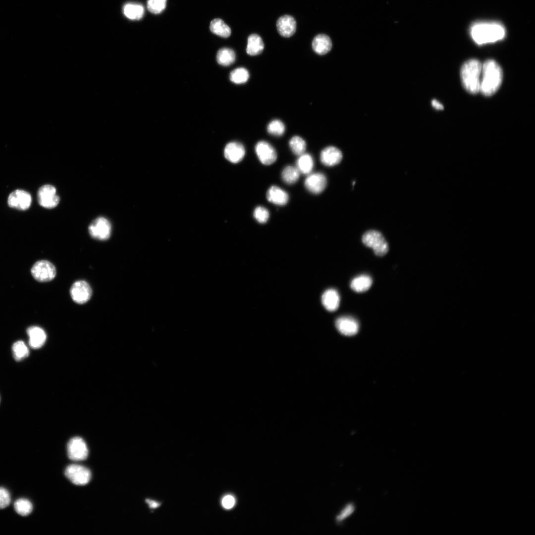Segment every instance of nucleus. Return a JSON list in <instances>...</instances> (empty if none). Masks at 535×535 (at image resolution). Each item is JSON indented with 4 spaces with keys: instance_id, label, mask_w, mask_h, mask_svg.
I'll return each mask as SVG.
<instances>
[{
    "instance_id": "obj_1",
    "label": "nucleus",
    "mask_w": 535,
    "mask_h": 535,
    "mask_svg": "<svg viewBox=\"0 0 535 535\" xmlns=\"http://www.w3.org/2000/svg\"><path fill=\"white\" fill-rule=\"evenodd\" d=\"M473 40L478 45L494 43L504 38L506 31L502 24L497 22H478L470 28Z\"/></svg>"
},
{
    "instance_id": "obj_2",
    "label": "nucleus",
    "mask_w": 535,
    "mask_h": 535,
    "mask_svg": "<svg viewBox=\"0 0 535 535\" xmlns=\"http://www.w3.org/2000/svg\"><path fill=\"white\" fill-rule=\"evenodd\" d=\"M502 78L499 65L494 60H487L482 64L480 91L485 96L493 95L500 87Z\"/></svg>"
},
{
    "instance_id": "obj_3",
    "label": "nucleus",
    "mask_w": 535,
    "mask_h": 535,
    "mask_svg": "<svg viewBox=\"0 0 535 535\" xmlns=\"http://www.w3.org/2000/svg\"><path fill=\"white\" fill-rule=\"evenodd\" d=\"M482 68V64L476 59L466 61L461 67L460 76L462 85L471 94L480 91Z\"/></svg>"
},
{
    "instance_id": "obj_4",
    "label": "nucleus",
    "mask_w": 535,
    "mask_h": 535,
    "mask_svg": "<svg viewBox=\"0 0 535 535\" xmlns=\"http://www.w3.org/2000/svg\"><path fill=\"white\" fill-rule=\"evenodd\" d=\"M362 240L365 245L373 249L375 255L384 256L388 251V244L382 234L379 231L371 230L363 235Z\"/></svg>"
},
{
    "instance_id": "obj_5",
    "label": "nucleus",
    "mask_w": 535,
    "mask_h": 535,
    "mask_svg": "<svg viewBox=\"0 0 535 535\" xmlns=\"http://www.w3.org/2000/svg\"><path fill=\"white\" fill-rule=\"evenodd\" d=\"M31 274L38 281L44 282L53 280L56 275L54 266L47 260H40L36 262L32 267Z\"/></svg>"
},
{
    "instance_id": "obj_6",
    "label": "nucleus",
    "mask_w": 535,
    "mask_h": 535,
    "mask_svg": "<svg viewBox=\"0 0 535 535\" xmlns=\"http://www.w3.org/2000/svg\"><path fill=\"white\" fill-rule=\"evenodd\" d=\"M64 474L73 483L78 485L87 484L91 478V472L88 468L76 464L67 466Z\"/></svg>"
},
{
    "instance_id": "obj_7",
    "label": "nucleus",
    "mask_w": 535,
    "mask_h": 535,
    "mask_svg": "<svg viewBox=\"0 0 535 535\" xmlns=\"http://www.w3.org/2000/svg\"><path fill=\"white\" fill-rule=\"evenodd\" d=\"M37 198L40 205L46 209L55 207L59 201L55 188L49 184L44 185L39 188Z\"/></svg>"
},
{
    "instance_id": "obj_8",
    "label": "nucleus",
    "mask_w": 535,
    "mask_h": 535,
    "mask_svg": "<svg viewBox=\"0 0 535 535\" xmlns=\"http://www.w3.org/2000/svg\"><path fill=\"white\" fill-rule=\"evenodd\" d=\"M88 230L93 238L99 240H106L111 234V224L106 218L99 217L92 221Z\"/></svg>"
},
{
    "instance_id": "obj_9",
    "label": "nucleus",
    "mask_w": 535,
    "mask_h": 535,
    "mask_svg": "<svg viewBox=\"0 0 535 535\" xmlns=\"http://www.w3.org/2000/svg\"><path fill=\"white\" fill-rule=\"evenodd\" d=\"M67 451L68 457L73 461L85 460L88 455L87 445L80 437H74L69 441Z\"/></svg>"
},
{
    "instance_id": "obj_10",
    "label": "nucleus",
    "mask_w": 535,
    "mask_h": 535,
    "mask_svg": "<svg viewBox=\"0 0 535 535\" xmlns=\"http://www.w3.org/2000/svg\"><path fill=\"white\" fill-rule=\"evenodd\" d=\"M32 203V197L26 191L17 189L12 192L8 197L7 204L9 207L18 210H28Z\"/></svg>"
},
{
    "instance_id": "obj_11",
    "label": "nucleus",
    "mask_w": 535,
    "mask_h": 535,
    "mask_svg": "<svg viewBox=\"0 0 535 535\" xmlns=\"http://www.w3.org/2000/svg\"><path fill=\"white\" fill-rule=\"evenodd\" d=\"M70 293L72 300L75 303L83 304L90 300L92 296V290L87 282L84 280H78L72 284Z\"/></svg>"
},
{
    "instance_id": "obj_12",
    "label": "nucleus",
    "mask_w": 535,
    "mask_h": 535,
    "mask_svg": "<svg viewBox=\"0 0 535 535\" xmlns=\"http://www.w3.org/2000/svg\"><path fill=\"white\" fill-rule=\"evenodd\" d=\"M255 149L257 157L263 164L270 165L276 160L277 154L275 150L268 142L259 141L256 145Z\"/></svg>"
},
{
    "instance_id": "obj_13",
    "label": "nucleus",
    "mask_w": 535,
    "mask_h": 535,
    "mask_svg": "<svg viewBox=\"0 0 535 535\" xmlns=\"http://www.w3.org/2000/svg\"><path fill=\"white\" fill-rule=\"evenodd\" d=\"M327 184L325 176L322 173L317 172L311 174L305 181L306 189L314 194H320L325 189Z\"/></svg>"
},
{
    "instance_id": "obj_14",
    "label": "nucleus",
    "mask_w": 535,
    "mask_h": 535,
    "mask_svg": "<svg viewBox=\"0 0 535 535\" xmlns=\"http://www.w3.org/2000/svg\"><path fill=\"white\" fill-rule=\"evenodd\" d=\"M335 326L337 330L342 334L352 336L356 334L359 330L358 321L350 317H342L335 321Z\"/></svg>"
},
{
    "instance_id": "obj_15",
    "label": "nucleus",
    "mask_w": 535,
    "mask_h": 535,
    "mask_svg": "<svg viewBox=\"0 0 535 535\" xmlns=\"http://www.w3.org/2000/svg\"><path fill=\"white\" fill-rule=\"evenodd\" d=\"M245 154V150L242 144L236 142L227 144L224 150L225 158L229 161L237 163L240 161Z\"/></svg>"
},
{
    "instance_id": "obj_16",
    "label": "nucleus",
    "mask_w": 535,
    "mask_h": 535,
    "mask_svg": "<svg viewBox=\"0 0 535 535\" xmlns=\"http://www.w3.org/2000/svg\"><path fill=\"white\" fill-rule=\"evenodd\" d=\"M342 159V154L340 150L333 146H328L322 150L320 155L321 163L327 166H332L339 163Z\"/></svg>"
},
{
    "instance_id": "obj_17",
    "label": "nucleus",
    "mask_w": 535,
    "mask_h": 535,
    "mask_svg": "<svg viewBox=\"0 0 535 535\" xmlns=\"http://www.w3.org/2000/svg\"><path fill=\"white\" fill-rule=\"evenodd\" d=\"M277 29L279 34L284 37L292 36L296 30V22L291 16L285 15L278 18L276 23Z\"/></svg>"
},
{
    "instance_id": "obj_18",
    "label": "nucleus",
    "mask_w": 535,
    "mask_h": 535,
    "mask_svg": "<svg viewBox=\"0 0 535 535\" xmlns=\"http://www.w3.org/2000/svg\"><path fill=\"white\" fill-rule=\"evenodd\" d=\"M27 333L29 337V344L33 349L41 348L45 343L47 335L45 331L37 326L28 327Z\"/></svg>"
},
{
    "instance_id": "obj_19",
    "label": "nucleus",
    "mask_w": 535,
    "mask_h": 535,
    "mask_svg": "<svg viewBox=\"0 0 535 535\" xmlns=\"http://www.w3.org/2000/svg\"><path fill=\"white\" fill-rule=\"evenodd\" d=\"M312 48L315 53L323 55L329 52L332 48L330 38L325 34H319L313 39Z\"/></svg>"
},
{
    "instance_id": "obj_20",
    "label": "nucleus",
    "mask_w": 535,
    "mask_h": 535,
    "mask_svg": "<svg viewBox=\"0 0 535 535\" xmlns=\"http://www.w3.org/2000/svg\"><path fill=\"white\" fill-rule=\"evenodd\" d=\"M321 302L327 311L333 312L336 310L340 303L338 293L334 289L326 290L321 296Z\"/></svg>"
},
{
    "instance_id": "obj_21",
    "label": "nucleus",
    "mask_w": 535,
    "mask_h": 535,
    "mask_svg": "<svg viewBox=\"0 0 535 535\" xmlns=\"http://www.w3.org/2000/svg\"><path fill=\"white\" fill-rule=\"evenodd\" d=\"M267 198L269 202L274 204L283 206L288 202L289 196L288 194L280 188L272 186L267 191Z\"/></svg>"
},
{
    "instance_id": "obj_22",
    "label": "nucleus",
    "mask_w": 535,
    "mask_h": 535,
    "mask_svg": "<svg viewBox=\"0 0 535 535\" xmlns=\"http://www.w3.org/2000/svg\"><path fill=\"white\" fill-rule=\"evenodd\" d=\"M264 49V43L259 35L253 34L248 37L246 52L249 55H258L262 53Z\"/></svg>"
},
{
    "instance_id": "obj_23",
    "label": "nucleus",
    "mask_w": 535,
    "mask_h": 535,
    "mask_svg": "<svg viewBox=\"0 0 535 535\" xmlns=\"http://www.w3.org/2000/svg\"><path fill=\"white\" fill-rule=\"evenodd\" d=\"M371 277L367 275H361L356 277L350 283L351 288L356 292L367 291L372 284Z\"/></svg>"
},
{
    "instance_id": "obj_24",
    "label": "nucleus",
    "mask_w": 535,
    "mask_h": 535,
    "mask_svg": "<svg viewBox=\"0 0 535 535\" xmlns=\"http://www.w3.org/2000/svg\"><path fill=\"white\" fill-rule=\"evenodd\" d=\"M123 11L124 14L128 18L139 20L143 16L144 8L140 4L128 3L123 6Z\"/></svg>"
},
{
    "instance_id": "obj_25",
    "label": "nucleus",
    "mask_w": 535,
    "mask_h": 535,
    "mask_svg": "<svg viewBox=\"0 0 535 535\" xmlns=\"http://www.w3.org/2000/svg\"><path fill=\"white\" fill-rule=\"evenodd\" d=\"M210 28L213 33L223 38H227L231 34L230 27L219 18L213 20L211 22Z\"/></svg>"
},
{
    "instance_id": "obj_26",
    "label": "nucleus",
    "mask_w": 535,
    "mask_h": 535,
    "mask_svg": "<svg viewBox=\"0 0 535 535\" xmlns=\"http://www.w3.org/2000/svg\"><path fill=\"white\" fill-rule=\"evenodd\" d=\"M296 166L300 173L304 174L310 173L314 166L312 157L308 154L301 155L297 160Z\"/></svg>"
},
{
    "instance_id": "obj_27",
    "label": "nucleus",
    "mask_w": 535,
    "mask_h": 535,
    "mask_svg": "<svg viewBox=\"0 0 535 535\" xmlns=\"http://www.w3.org/2000/svg\"><path fill=\"white\" fill-rule=\"evenodd\" d=\"M235 54L234 52L229 48H222L220 49L216 55L217 62L223 66H228L235 61Z\"/></svg>"
},
{
    "instance_id": "obj_28",
    "label": "nucleus",
    "mask_w": 535,
    "mask_h": 535,
    "mask_svg": "<svg viewBox=\"0 0 535 535\" xmlns=\"http://www.w3.org/2000/svg\"><path fill=\"white\" fill-rule=\"evenodd\" d=\"M14 508L17 514L22 516H26L32 512L33 505L29 500L25 498H19L15 501Z\"/></svg>"
},
{
    "instance_id": "obj_29",
    "label": "nucleus",
    "mask_w": 535,
    "mask_h": 535,
    "mask_svg": "<svg viewBox=\"0 0 535 535\" xmlns=\"http://www.w3.org/2000/svg\"><path fill=\"white\" fill-rule=\"evenodd\" d=\"M12 349L13 357L17 361L25 359L29 354L28 347L25 343L21 340L15 342L12 345Z\"/></svg>"
},
{
    "instance_id": "obj_30",
    "label": "nucleus",
    "mask_w": 535,
    "mask_h": 535,
    "mask_svg": "<svg viewBox=\"0 0 535 535\" xmlns=\"http://www.w3.org/2000/svg\"><path fill=\"white\" fill-rule=\"evenodd\" d=\"M300 172L297 167L292 166L285 167L281 174L283 180L287 184H292L299 179Z\"/></svg>"
},
{
    "instance_id": "obj_31",
    "label": "nucleus",
    "mask_w": 535,
    "mask_h": 535,
    "mask_svg": "<svg viewBox=\"0 0 535 535\" xmlns=\"http://www.w3.org/2000/svg\"><path fill=\"white\" fill-rule=\"evenodd\" d=\"M249 78L248 71L245 68L239 67L233 70L230 74V79L234 83L243 84Z\"/></svg>"
},
{
    "instance_id": "obj_32",
    "label": "nucleus",
    "mask_w": 535,
    "mask_h": 535,
    "mask_svg": "<svg viewBox=\"0 0 535 535\" xmlns=\"http://www.w3.org/2000/svg\"><path fill=\"white\" fill-rule=\"evenodd\" d=\"M289 146L293 153L298 156L304 154L306 148L305 141L298 136H295L291 138Z\"/></svg>"
},
{
    "instance_id": "obj_33",
    "label": "nucleus",
    "mask_w": 535,
    "mask_h": 535,
    "mask_svg": "<svg viewBox=\"0 0 535 535\" xmlns=\"http://www.w3.org/2000/svg\"><path fill=\"white\" fill-rule=\"evenodd\" d=\"M285 127L283 123L280 120L274 119L270 121L267 126L268 132L271 135L280 136L283 134Z\"/></svg>"
},
{
    "instance_id": "obj_34",
    "label": "nucleus",
    "mask_w": 535,
    "mask_h": 535,
    "mask_svg": "<svg viewBox=\"0 0 535 535\" xmlns=\"http://www.w3.org/2000/svg\"><path fill=\"white\" fill-rule=\"evenodd\" d=\"M166 3V0H148L147 8L150 12L158 14L164 10Z\"/></svg>"
},
{
    "instance_id": "obj_35",
    "label": "nucleus",
    "mask_w": 535,
    "mask_h": 535,
    "mask_svg": "<svg viewBox=\"0 0 535 535\" xmlns=\"http://www.w3.org/2000/svg\"><path fill=\"white\" fill-rule=\"evenodd\" d=\"M269 215L268 210L263 207H257L254 212V217L261 223L266 222L269 218Z\"/></svg>"
},
{
    "instance_id": "obj_36",
    "label": "nucleus",
    "mask_w": 535,
    "mask_h": 535,
    "mask_svg": "<svg viewBox=\"0 0 535 535\" xmlns=\"http://www.w3.org/2000/svg\"><path fill=\"white\" fill-rule=\"evenodd\" d=\"M11 502V496L9 491L5 488L0 487V509L8 506Z\"/></svg>"
},
{
    "instance_id": "obj_37",
    "label": "nucleus",
    "mask_w": 535,
    "mask_h": 535,
    "mask_svg": "<svg viewBox=\"0 0 535 535\" xmlns=\"http://www.w3.org/2000/svg\"><path fill=\"white\" fill-rule=\"evenodd\" d=\"M354 509V506L352 504L347 505L338 515L337 520L341 521L344 520L353 513Z\"/></svg>"
},
{
    "instance_id": "obj_38",
    "label": "nucleus",
    "mask_w": 535,
    "mask_h": 535,
    "mask_svg": "<svg viewBox=\"0 0 535 535\" xmlns=\"http://www.w3.org/2000/svg\"><path fill=\"white\" fill-rule=\"evenodd\" d=\"M235 503V498L232 495H226L224 496L222 500V505L223 507L226 509L232 508L234 506Z\"/></svg>"
},
{
    "instance_id": "obj_39",
    "label": "nucleus",
    "mask_w": 535,
    "mask_h": 535,
    "mask_svg": "<svg viewBox=\"0 0 535 535\" xmlns=\"http://www.w3.org/2000/svg\"><path fill=\"white\" fill-rule=\"evenodd\" d=\"M432 106L436 109H443V106L441 104L438 102L436 100H433L431 102Z\"/></svg>"
},
{
    "instance_id": "obj_40",
    "label": "nucleus",
    "mask_w": 535,
    "mask_h": 535,
    "mask_svg": "<svg viewBox=\"0 0 535 535\" xmlns=\"http://www.w3.org/2000/svg\"><path fill=\"white\" fill-rule=\"evenodd\" d=\"M146 502L149 504L150 507L152 508H157L160 505L159 503L153 500L147 499L146 500Z\"/></svg>"
}]
</instances>
